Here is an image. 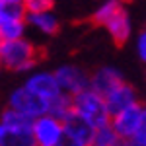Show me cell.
Returning <instances> with one entry per match:
<instances>
[{
	"label": "cell",
	"instance_id": "cell-1",
	"mask_svg": "<svg viewBox=\"0 0 146 146\" xmlns=\"http://www.w3.org/2000/svg\"><path fill=\"white\" fill-rule=\"evenodd\" d=\"M39 58H41L39 49L27 39L0 43V62L6 70L27 72V70L37 66Z\"/></svg>",
	"mask_w": 146,
	"mask_h": 146
},
{
	"label": "cell",
	"instance_id": "cell-2",
	"mask_svg": "<svg viewBox=\"0 0 146 146\" xmlns=\"http://www.w3.org/2000/svg\"><path fill=\"white\" fill-rule=\"evenodd\" d=\"M72 109H74V113H78L80 117L88 119L96 129L111 123V115L107 111L105 98H101L100 94L94 92L92 88L80 92L72 98Z\"/></svg>",
	"mask_w": 146,
	"mask_h": 146
},
{
	"label": "cell",
	"instance_id": "cell-3",
	"mask_svg": "<svg viewBox=\"0 0 146 146\" xmlns=\"http://www.w3.org/2000/svg\"><path fill=\"white\" fill-rule=\"evenodd\" d=\"M6 107L22 113V115L33 119V121L39 119V117H43V115H49V101H45L43 98H39L37 94H33L29 88H25L23 84L20 88H16V90L10 92V96H8V105H6Z\"/></svg>",
	"mask_w": 146,
	"mask_h": 146
},
{
	"label": "cell",
	"instance_id": "cell-4",
	"mask_svg": "<svg viewBox=\"0 0 146 146\" xmlns=\"http://www.w3.org/2000/svg\"><path fill=\"white\" fill-rule=\"evenodd\" d=\"M33 142L35 146H60L64 140V123L53 115H43L33 121Z\"/></svg>",
	"mask_w": 146,
	"mask_h": 146
},
{
	"label": "cell",
	"instance_id": "cell-5",
	"mask_svg": "<svg viewBox=\"0 0 146 146\" xmlns=\"http://www.w3.org/2000/svg\"><path fill=\"white\" fill-rule=\"evenodd\" d=\"M55 76L58 80V86H60L62 94L72 96V98L76 94L90 88V74L84 72L76 64H62V66H58L55 70Z\"/></svg>",
	"mask_w": 146,
	"mask_h": 146
},
{
	"label": "cell",
	"instance_id": "cell-6",
	"mask_svg": "<svg viewBox=\"0 0 146 146\" xmlns=\"http://www.w3.org/2000/svg\"><path fill=\"white\" fill-rule=\"evenodd\" d=\"M142 107L144 103H138L135 107L127 109V111L115 115L111 119V127L115 129V133L119 135V138L125 144H131L135 140L136 133L140 129V121H142Z\"/></svg>",
	"mask_w": 146,
	"mask_h": 146
},
{
	"label": "cell",
	"instance_id": "cell-7",
	"mask_svg": "<svg viewBox=\"0 0 146 146\" xmlns=\"http://www.w3.org/2000/svg\"><path fill=\"white\" fill-rule=\"evenodd\" d=\"M23 86L29 88L33 94H37L39 98H43L49 103L55 101L58 96H62V90L58 86L55 72H49V70H37L33 74H29Z\"/></svg>",
	"mask_w": 146,
	"mask_h": 146
},
{
	"label": "cell",
	"instance_id": "cell-8",
	"mask_svg": "<svg viewBox=\"0 0 146 146\" xmlns=\"http://www.w3.org/2000/svg\"><path fill=\"white\" fill-rule=\"evenodd\" d=\"M121 84H125L123 74L113 66H101L90 74V88L94 92H98L101 98H107Z\"/></svg>",
	"mask_w": 146,
	"mask_h": 146
},
{
	"label": "cell",
	"instance_id": "cell-9",
	"mask_svg": "<svg viewBox=\"0 0 146 146\" xmlns=\"http://www.w3.org/2000/svg\"><path fill=\"white\" fill-rule=\"evenodd\" d=\"M62 123H64V135L68 138H72V140H76V142H80L84 146H92L98 129L88 119H84V117H80L78 113L72 111Z\"/></svg>",
	"mask_w": 146,
	"mask_h": 146
},
{
	"label": "cell",
	"instance_id": "cell-10",
	"mask_svg": "<svg viewBox=\"0 0 146 146\" xmlns=\"http://www.w3.org/2000/svg\"><path fill=\"white\" fill-rule=\"evenodd\" d=\"M138 103H140V101H138L136 90L131 84H127V82L121 84L117 90L111 92V94L105 98V105H107V111L111 115V119L115 115H119V113H123V111H127V109L138 105Z\"/></svg>",
	"mask_w": 146,
	"mask_h": 146
},
{
	"label": "cell",
	"instance_id": "cell-11",
	"mask_svg": "<svg viewBox=\"0 0 146 146\" xmlns=\"http://www.w3.org/2000/svg\"><path fill=\"white\" fill-rule=\"evenodd\" d=\"M105 29H107V33L111 35V39L117 45H125L131 39V31H133V23H131L127 8H121V10L117 12L115 18H111L107 22Z\"/></svg>",
	"mask_w": 146,
	"mask_h": 146
},
{
	"label": "cell",
	"instance_id": "cell-12",
	"mask_svg": "<svg viewBox=\"0 0 146 146\" xmlns=\"http://www.w3.org/2000/svg\"><path fill=\"white\" fill-rule=\"evenodd\" d=\"M33 119L6 107L0 115V131H31Z\"/></svg>",
	"mask_w": 146,
	"mask_h": 146
},
{
	"label": "cell",
	"instance_id": "cell-13",
	"mask_svg": "<svg viewBox=\"0 0 146 146\" xmlns=\"http://www.w3.org/2000/svg\"><path fill=\"white\" fill-rule=\"evenodd\" d=\"M27 25L35 27L37 31H41L43 35H55L58 31V18L55 16V12H41V14H29L27 16Z\"/></svg>",
	"mask_w": 146,
	"mask_h": 146
},
{
	"label": "cell",
	"instance_id": "cell-14",
	"mask_svg": "<svg viewBox=\"0 0 146 146\" xmlns=\"http://www.w3.org/2000/svg\"><path fill=\"white\" fill-rule=\"evenodd\" d=\"M27 20H0V43L25 39Z\"/></svg>",
	"mask_w": 146,
	"mask_h": 146
},
{
	"label": "cell",
	"instance_id": "cell-15",
	"mask_svg": "<svg viewBox=\"0 0 146 146\" xmlns=\"http://www.w3.org/2000/svg\"><path fill=\"white\" fill-rule=\"evenodd\" d=\"M0 20H27L25 0H2Z\"/></svg>",
	"mask_w": 146,
	"mask_h": 146
},
{
	"label": "cell",
	"instance_id": "cell-16",
	"mask_svg": "<svg viewBox=\"0 0 146 146\" xmlns=\"http://www.w3.org/2000/svg\"><path fill=\"white\" fill-rule=\"evenodd\" d=\"M121 8H125L121 2H117V0H107V2H103V4H100L98 8H96V12L92 14V23H96V25H107V22L111 20V18H115V14L121 10Z\"/></svg>",
	"mask_w": 146,
	"mask_h": 146
},
{
	"label": "cell",
	"instance_id": "cell-17",
	"mask_svg": "<svg viewBox=\"0 0 146 146\" xmlns=\"http://www.w3.org/2000/svg\"><path fill=\"white\" fill-rule=\"evenodd\" d=\"M0 146H35L31 131H0Z\"/></svg>",
	"mask_w": 146,
	"mask_h": 146
},
{
	"label": "cell",
	"instance_id": "cell-18",
	"mask_svg": "<svg viewBox=\"0 0 146 146\" xmlns=\"http://www.w3.org/2000/svg\"><path fill=\"white\" fill-rule=\"evenodd\" d=\"M119 144H123V140L115 133V129L111 127V123L100 127V129L96 131L94 142H92V146H119Z\"/></svg>",
	"mask_w": 146,
	"mask_h": 146
},
{
	"label": "cell",
	"instance_id": "cell-19",
	"mask_svg": "<svg viewBox=\"0 0 146 146\" xmlns=\"http://www.w3.org/2000/svg\"><path fill=\"white\" fill-rule=\"evenodd\" d=\"M72 111H74L72 109V96H66V94L58 96L55 101L49 103V115H53L60 121H64Z\"/></svg>",
	"mask_w": 146,
	"mask_h": 146
},
{
	"label": "cell",
	"instance_id": "cell-20",
	"mask_svg": "<svg viewBox=\"0 0 146 146\" xmlns=\"http://www.w3.org/2000/svg\"><path fill=\"white\" fill-rule=\"evenodd\" d=\"M25 8H27V16L29 14H41V12L53 10V2L51 0H25Z\"/></svg>",
	"mask_w": 146,
	"mask_h": 146
},
{
	"label": "cell",
	"instance_id": "cell-21",
	"mask_svg": "<svg viewBox=\"0 0 146 146\" xmlns=\"http://www.w3.org/2000/svg\"><path fill=\"white\" fill-rule=\"evenodd\" d=\"M135 47H136V55H138V58L146 64V27H144V29H140V33L136 35Z\"/></svg>",
	"mask_w": 146,
	"mask_h": 146
},
{
	"label": "cell",
	"instance_id": "cell-22",
	"mask_svg": "<svg viewBox=\"0 0 146 146\" xmlns=\"http://www.w3.org/2000/svg\"><path fill=\"white\" fill-rule=\"evenodd\" d=\"M60 146H84V144H80V142H76V140H72V138L64 136V140L60 142Z\"/></svg>",
	"mask_w": 146,
	"mask_h": 146
},
{
	"label": "cell",
	"instance_id": "cell-23",
	"mask_svg": "<svg viewBox=\"0 0 146 146\" xmlns=\"http://www.w3.org/2000/svg\"><path fill=\"white\" fill-rule=\"evenodd\" d=\"M119 146H131V144H125V142H123V144H119Z\"/></svg>",
	"mask_w": 146,
	"mask_h": 146
}]
</instances>
